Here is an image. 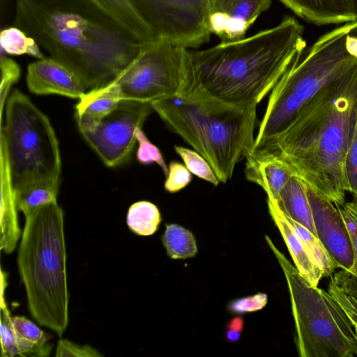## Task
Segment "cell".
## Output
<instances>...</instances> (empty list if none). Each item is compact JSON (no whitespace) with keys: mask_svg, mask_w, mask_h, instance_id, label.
Here are the masks:
<instances>
[{"mask_svg":"<svg viewBox=\"0 0 357 357\" xmlns=\"http://www.w3.org/2000/svg\"><path fill=\"white\" fill-rule=\"evenodd\" d=\"M56 357H101L102 355L89 345H80L66 339L58 342Z\"/></svg>","mask_w":357,"mask_h":357,"instance_id":"cell-35","label":"cell"},{"mask_svg":"<svg viewBox=\"0 0 357 357\" xmlns=\"http://www.w3.org/2000/svg\"><path fill=\"white\" fill-rule=\"evenodd\" d=\"M244 319L242 317L231 319L226 325L225 337L229 342H235L241 337Z\"/></svg>","mask_w":357,"mask_h":357,"instance_id":"cell-38","label":"cell"},{"mask_svg":"<svg viewBox=\"0 0 357 357\" xmlns=\"http://www.w3.org/2000/svg\"><path fill=\"white\" fill-rule=\"evenodd\" d=\"M275 204L284 215L317 236L305 184L301 179L296 176H292L281 190Z\"/></svg>","mask_w":357,"mask_h":357,"instance_id":"cell-21","label":"cell"},{"mask_svg":"<svg viewBox=\"0 0 357 357\" xmlns=\"http://www.w3.org/2000/svg\"><path fill=\"white\" fill-rule=\"evenodd\" d=\"M349 192L357 197V119L351 135L345 161Z\"/></svg>","mask_w":357,"mask_h":357,"instance_id":"cell-34","label":"cell"},{"mask_svg":"<svg viewBox=\"0 0 357 357\" xmlns=\"http://www.w3.org/2000/svg\"><path fill=\"white\" fill-rule=\"evenodd\" d=\"M17 264L33 319L61 337L69 321L64 218L57 201L25 215Z\"/></svg>","mask_w":357,"mask_h":357,"instance_id":"cell-5","label":"cell"},{"mask_svg":"<svg viewBox=\"0 0 357 357\" xmlns=\"http://www.w3.org/2000/svg\"><path fill=\"white\" fill-rule=\"evenodd\" d=\"M304 27L292 17L249 37L190 50L202 87L231 105L257 107L306 49Z\"/></svg>","mask_w":357,"mask_h":357,"instance_id":"cell-3","label":"cell"},{"mask_svg":"<svg viewBox=\"0 0 357 357\" xmlns=\"http://www.w3.org/2000/svg\"><path fill=\"white\" fill-rule=\"evenodd\" d=\"M353 11L356 17L357 20V0H351ZM354 33H357V29L354 31Z\"/></svg>","mask_w":357,"mask_h":357,"instance_id":"cell-40","label":"cell"},{"mask_svg":"<svg viewBox=\"0 0 357 357\" xmlns=\"http://www.w3.org/2000/svg\"><path fill=\"white\" fill-rule=\"evenodd\" d=\"M269 213L287 246L296 268L312 286H318L323 273L277 205L267 199Z\"/></svg>","mask_w":357,"mask_h":357,"instance_id":"cell-18","label":"cell"},{"mask_svg":"<svg viewBox=\"0 0 357 357\" xmlns=\"http://www.w3.org/2000/svg\"><path fill=\"white\" fill-rule=\"evenodd\" d=\"M60 182L40 181L13 192L18 211L24 216L38 207L56 201Z\"/></svg>","mask_w":357,"mask_h":357,"instance_id":"cell-24","label":"cell"},{"mask_svg":"<svg viewBox=\"0 0 357 357\" xmlns=\"http://www.w3.org/2000/svg\"><path fill=\"white\" fill-rule=\"evenodd\" d=\"M1 105L8 89L15 82L20 75L19 65L13 59L1 55Z\"/></svg>","mask_w":357,"mask_h":357,"instance_id":"cell-37","label":"cell"},{"mask_svg":"<svg viewBox=\"0 0 357 357\" xmlns=\"http://www.w3.org/2000/svg\"><path fill=\"white\" fill-rule=\"evenodd\" d=\"M287 279L301 357L357 355L354 328L333 296L311 285L266 236Z\"/></svg>","mask_w":357,"mask_h":357,"instance_id":"cell-8","label":"cell"},{"mask_svg":"<svg viewBox=\"0 0 357 357\" xmlns=\"http://www.w3.org/2000/svg\"><path fill=\"white\" fill-rule=\"evenodd\" d=\"M162 242L172 259H187L197 253L195 238L192 233L176 224L166 225Z\"/></svg>","mask_w":357,"mask_h":357,"instance_id":"cell-26","label":"cell"},{"mask_svg":"<svg viewBox=\"0 0 357 357\" xmlns=\"http://www.w3.org/2000/svg\"><path fill=\"white\" fill-rule=\"evenodd\" d=\"M192 178V173L185 165L172 161L168 166V174L164 183L165 189L170 193L177 192L186 187Z\"/></svg>","mask_w":357,"mask_h":357,"instance_id":"cell-33","label":"cell"},{"mask_svg":"<svg viewBox=\"0 0 357 357\" xmlns=\"http://www.w3.org/2000/svg\"><path fill=\"white\" fill-rule=\"evenodd\" d=\"M266 303L267 295L259 293L232 301L228 305V310L231 312L238 314L251 312L261 310L266 305Z\"/></svg>","mask_w":357,"mask_h":357,"instance_id":"cell-36","label":"cell"},{"mask_svg":"<svg viewBox=\"0 0 357 357\" xmlns=\"http://www.w3.org/2000/svg\"><path fill=\"white\" fill-rule=\"evenodd\" d=\"M152 111L150 102L121 100L109 114L80 132L106 166L116 167L130 158L137 142L135 131Z\"/></svg>","mask_w":357,"mask_h":357,"instance_id":"cell-11","label":"cell"},{"mask_svg":"<svg viewBox=\"0 0 357 357\" xmlns=\"http://www.w3.org/2000/svg\"><path fill=\"white\" fill-rule=\"evenodd\" d=\"M271 3L272 0H207L208 30L223 42L241 39Z\"/></svg>","mask_w":357,"mask_h":357,"instance_id":"cell-13","label":"cell"},{"mask_svg":"<svg viewBox=\"0 0 357 357\" xmlns=\"http://www.w3.org/2000/svg\"><path fill=\"white\" fill-rule=\"evenodd\" d=\"M1 52L9 55H29L45 58L37 41L21 29L14 26L3 29L0 34Z\"/></svg>","mask_w":357,"mask_h":357,"instance_id":"cell-27","label":"cell"},{"mask_svg":"<svg viewBox=\"0 0 357 357\" xmlns=\"http://www.w3.org/2000/svg\"><path fill=\"white\" fill-rule=\"evenodd\" d=\"M136 140L139 144L137 150V160L142 165L156 163L162 170L165 176L168 174V166L160 149L147 138L142 128L135 131Z\"/></svg>","mask_w":357,"mask_h":357,"instance_id":"cell-30","label":"cell"},{"mask_svg":"<svg viewBox=\"0 0 357 357\" xmlns=\"http://www.w3.org/2000/svg\"><path fill=\"white\" fill-rule=\"evenodd\" d=\"M328 292L345 313L357 336V298L331 280L328 285Z\"/></svg>","mask_w":357,"mask_h":357,"instance_id":"cell-32","label":"cell"},{"mask_svg":"<svg viewBox=\"0 0 357 357\" xmlns=\"http://www.w3.org/2000/svg\"><path fill=\"white\" fill-rule=\"evenodd\" d=\"M174 150L181 158L188 170L196 176L218 185L220 181L208 162L198 152L183 146L175 145Z\"/></svg>","mask_w":357,"mask_h":357,"instance_id":"cell-29","label":"cell"},{"mask_svg":"<svg viewBox=\"0 0 357 357\" xmlns=\"http://www.w3.org/2000/svg\"><path fill=\"white\" fill-rule=\"evenodd\" d=\"M18 356L47 357L52 345L47 343L51 336L23 316L11 317Z\"/></svg>","mask_w":357,"mask_h":357,"instance_id":"cell-22","label":"cell"},{"mask_svg":"<svg viewBox=\"0 0 357 357\" xmlns=\"http://www.w3.org/2000/svg\"><path fill=\"white\" fill-rule=\"evenodd\" d=\"M305 188L317 237L337 268L349 270L354 263V250L341 213L331 201L306 184Z\"/></svg>","mask_w":357,"mask_h":357,"instance_id":"cell-12","label":"cell"},{"mask_svg":"<svg viewBox=\"0 0 357 357\" xmlns=\"http://www.w3.org/2000/svg\"><path fill=\"white\" fill-rule=\"evenodd\" d=\"M1 250L6 254L12 253L22 236L18 224L17 208L14 192L10 182L6 160L1 155Z\"/></svg>","mask_w":357,"mask_h":357,"instance_id":"cell-20","label":"cell"},{"mask_svg":"<svg viewBox=\"0 0 357 357\" xmlns=\"http://www.w3.org/2000/svg\"><path fill=\"white\" fill-rule=\"evenodd\" d=\"M1 154L13 192L36 181L60 182L61 160L54 130L48 117L16 89L6 104Z\"/></svg>","mask_w":357,"mask_h":357,"instance_id":"cell-7","label":"cell"},{"mask_svg":"<svg viewBox=\"0 0 357 357\" xmlns=\"http://www.w3.org/2000/svg\"><path fill=\"white\" fill-rule=\"evenodd\" d=\"M341 213L349 230L354 250V263L349 270L341 269L331 280L357 298V197L335 205Z\"/></svg>","mask_w":357,"mask_h":357,"instance_id":"cell-23","label":"cell"},{"mask_svg":"<svg viewBox=\"0 0 357 357\" xmlns=\"http://www.w3.org/2000/svg\"><path fill=\"white\" fill-rule=\"evenodd\" d=\"M14 25L71 70L86 89L111 82L143 45L76 0H17Z\"/></svg>","mask_w":357,"mask_h":357,"instance_id":"cell-2","label":"cell"},{"mask_svg":"<svg viewBox=\"0 0 357 357\" xmlns=\"http://www.w3.org/2000/svg\"><path fill=\"white\" fill-rule=\"evenodd\" d=\"M158 38L189 50L210 40L207 0H132Z\"/></svg>","mask_w":357,"mask_h":357,"instance_id":"cell-10","label":"cell"},{"mask_svg":"<svg viewBox=\"0 0 357 357\" xmlns=\"http://www.w3.org/2000/svg\"><path fill=\"white\" fill-rule=\"evenodd\" d=\"M345 47L350 55L357 58V33L353 31L347 36Z\"/></svg>","mask_w":357,"mask_h":357,"instance_id":"cell-39","label":"cell"},{"mask_svg":"<svg viewBox=\"0 0 357 357\" xmlns=\"http://www.w3.org/2000/svg\"><path fill=\"white\" fill-rule=\"evenodd\" d=\"M26 79L29 91L37 95L58 94L79 99L85 93L86 88L79 78L51 57L30 63Z\"/></svg>","mask_w":357,"mask_h":357,"instance_id":"cell-14","label":"cell"},{"mask_svg":"<svg viewBox=\"0 0 357 357\" xmlns=\"http://www.w3.org/2000/svg\"><path fill=\"white\" fill-rule=\"evenodd\" d=\"M357 20L320 36L296 59L271 90L253 149L282 133L325 86L357 64L345 47Z\"/></svg>","mask_w":357,"mask_h":357,"instance_id":"cell-6","label":"cell"},{"mask_svg":"<svg viewBox=\"0 0 357 357\" xmlns=\"http://www.w3.org/2000/svg\"><path fill=\"white\" fill-rule=\"evenodd\" d=\"M1 356L13 357L18 356L15 336L11 323V316L1 292Z\"/></svg>","mask_w":357,"mask_h":357,"instance_id":"cell-31","label":"cell"},{"mask_svg":"<svg viewBox=\"0 0 357 357\" xmlns=\"http://www.w3.org/2000/svg\"><path fill=\"white\" fill-rule=\"evenodd\" d=\"M191 65L190 50L157 38L107 84L121 100L151 103L176 94Z\"/></svg>","mask_w":357,"mask_h":357,"instance_id":"cell-9","label":"cell"},{"mask_svg":"<svg viewBox=\"0 0 357 357\" xmlns=\"http://www.w3.org/2000/svg\"><path fill=\"white\" fill-rule=\"evenodd\" d=\"M161 220L160 212L157 206L148 201L132 204L126 215L128 228L139 236L153 235L158 230Z\"/></svg>","mask_w":357,"mask_h":357,"instance_id":"cell-25","label":"cell"},{"mask_svg":"<svg viewBox=\"0 0 357 357\" xmlns=\"http://www.w3.org/2000/svg\"><path fill=\"white\" fill-rule=\"evenodd\" d=\"M245 175L248 181L260 186L267 199L275 203L282 188L295 176L275 154L261 148L253 149L245 157Z\"/></svg>","mask_w":357,"mask_h":357,"instance_id":"cell-15","label":"cell"},{"mask_svg":"<svg viewBox=\"0 0 357 357\" xmlns=\"http://www.w3.org/2000/svg\"><path fill=\"white\" fill-rule=\"evenodd\" d=\"M284 216L321 270L323 277L331 276L337 266L320 239L307 228L285 215Z\"/></svg>","mask_w":357,"mask_h":357,"instance_id":"cell-28","label":"cell"},{"mask_svg":"<svg viewBox=\"0 0 357 357\" xmlns=\"http://www.w3.org/2000/svg\"><path fill=\"white\" fill-rule=\"evenodd\" d=\"M295 15L321 26L344 24L356 20L351 0H279Z\"/></svg>","mask_w":357,"mask_h":357,"instance_id":"cell-17","label":"cell"},{"mask_svg":"<svg viewBox=\"0 0 357 357\" xmlns=\"http://www.w3.org/2000/svg\"><path fill=\"white\" fill-rule=\"evenodd\" d=\"M357 119V64L325 86L279 135L257 148L335 205L349 191L345 161ZM255 148V149H257Z\"/></svg>","mask_w":357,"mask_h":357,"instance_id":"cell-1","label":"cell"},{"mask_svg":"<svg viewBox=\"0 0 357 357\" xmlns=\"http://www.w3.org/2000/svg\"><path fill=\"white\" fill-rule=\"evenodd\" d=\"M121 100L109 84L85 92L75 106V119L79 130L93 127L113 111Z\"/></svg>","mask_w":357,"mask_h":357,"instance_id":"cell-19","label":"cell"},{"mask_svg":"<svg viewBox=\"0 0 357 357\" xmlns=\"http://www.w3.org/2000/svg\"><path fill=\"white\" fill-rule=\"evenodd\" d=\"M102 15L140 43L158 38L132 0H76Z\"/></svg>","mask_w":357,"mask_h":357,"instance_id":"cell-16","label":"cell"},{"mask_svg":"<svg viewBox=\"0 0 357 357\" xmlns=\"http://www.w3.org/2000/svg\"><path fill=\"white\" fill-rule=\"evenodd\" d=\"M151 104L167 126L208 162L220 183L232 178L236 165L253 149L257 107H236L210 95L193 63L176 94Z\"/></svg>","mask_w":357,"mask_h":357,"instance_id":"cell-4","label":"cell"}]
</instances>
